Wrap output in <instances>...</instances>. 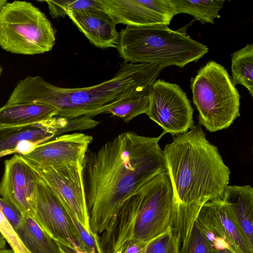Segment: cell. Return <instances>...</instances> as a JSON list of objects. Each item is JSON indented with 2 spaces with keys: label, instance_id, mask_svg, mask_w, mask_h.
Returning a JSON list of instances; mask_svg holds the SVG:
<instances>
[{
  "label": "cell",
  "instance_id": "1",
  "mask_svg": "<svg viewBox=\"0 0 253 253\" xmlns=\"http://www.w3.org/2000/svg\"><path fill=\"white\" fill-rule=\"evenodd\" d=\"M157 137L119 134L96 151H87L83 176L90 230L102 233L125 202L167 171Z\"/></svg>",
  "mask_w": 253,
  "mask_h": 253
},
{
  "label": "cell",
  "instance_id": "2",
  "mask_svg": "<svg viewBox=\"0 0 253 253\" xmlns=\"http://www.w3.org/2000/svg\"><path fill=\"white\" fill-rule=\"evenodd\" d=\"M163 153L172 190L174 233L181 244L191 234L203 205L223 198L230 171L199 126L174 137Z\"/></svg>",
  "mask_w": 253,
  "mask_h": 253
},
{
  "label": "cell",
  "instance_id": "3",
  "mask_svg": "<svg viewBox=\"0 0 253 253\" xmlns=\"http://www.w3.org/2000/svg\"><path fill=\"white\" fill-rule=\"evenodd\" d=\"M164 68L157 64L124 61L112 78L94 85L77 88L57 86L39 76H29L17 83L7 104L48 105L58 109V117L92 118L107 114L124 99L148 94Z\"/></svg>",
  "mask_w": 253,
  "mask_h": 253
},
{
  "label": "cell",
  "instance_id": "4",
  "mask_svg": "<svg viewBox=\"0 0 253 253\" xmlns=\"http://www.w3.org/2000/svg\"><path fill=\"white\" fill-rule=\"evenodd\" d=\"M174 228L173 194L167 171L153 177L127 199L99 237L102 253L126 244L147 243Z\"/></svg>",
  "mask_w": 253,
  "mask_h": 253
},
{
  "label": "cell",
  "instance_id": "5",
  "mask_svg": "<svg viewBox=\"0 0 253 253\" xmlns=\"http://www.w3.org/2000/svg\"><path fill=\"white\" fill-rule=\"evenodd\" d=\"M116 48L125 62L183 68L206 55L209 48L168 25L126 26Z\"/></svg>",
  "mask_w": 253,
  "mask_h": 253
},
{
  "label": "cell",
  "instance_id": "6",
  "mask_svg": "<svg viewBox=\"0 0 253 253\" xmlns=\"http://www.w3.org/2000/svg\"><path fill=\"white\" fill-rule=\"evenodd\" d=\"M199 123L211 132L228 128L240 116V98L227 70L208 62L191 80Z\"/></svg>",
  "mask_w": 253,
  "mask_h": 253
},
{
  "label": "cell",
  "instance_id": "7",
  "mask_svg": "<svg viewBox=\"0 0 253 253\" xmlns=\"http://www.w3.org/2000/svg\"><path fill=\"white\" fill-rule=\"evenodd\" d=\"M55 40L51 22L32 3L15 0L0 9V46L6 51L42 54L52 49Z\"/></svg>",
  "mask_w": 253,
  "mask_h": 253
},
{
  "label": "cell",
  "instance_id": "8",
  "mask_svg": "<svg viewBox=\"0 0 253 253\" xmlns=\"http://www.w3.org/2000/svg\"><path fill=\"white\" fill-rule=\"evenodd\" d=\"M147 115L172 135L186 132L193 126V110L186 94L176 84L156 80L148 93Z\"/></svg>",
  "mask_w": 253,
  "mask_h": 253
},
{
  "label": "cell",
  "instance_id": "9",
  "mask_svg": "<svg viewBox=\"0 0 253 253\" xmlns=\"http://www.w3.org/2000/svg\"><path fill=\"white\" fill-rule=\"evenodd\" d=\"M42 178L38 168L23 156L16 154L4 162L0 182L1 198L35 221V201Z\"/></svg>",
  "mask_w": 253,
  "mask_h": 253
},
{
  "label": "cell",
  "instance_id": "10",
  "mask_svg": "<svg viewBox=\"0 0 253 253\" xmlns=\"http://www.w3.org/2000/svg\"><path fill=\"white\" fill-rule=\"evenodd\" d=\"M82 163L38 168L43 180L66 209L89 232H92L84 188Z\"/></svg>",
  "mask_w": 253,
  "mask_h": 253
},
{
  "label": "cell",
  "instance_id": "11",
  "mask_svg": "<svg viewBox=\"0 0 253 253\" xmlns=\"http://www.w3.org/2000/svg\"><path fill=\"white\" fill-rule=\"evenodd\" d=\"M35 212V222L55 242L78 246L77 233L67 210L42 178L37 186Z\"/></svg>",
  "mask_w": 253,
  "mask_h": 253
},
{
  "label": "cell",
  "instance_id": "12",
  "mask_svg": "<svg viewBox=\"0 0 253 253\" xmlns=\"http://www.w3.org/2000/svg\"><path fill=\"white\" fill-rule=\"evenodd\" d=\"M118 24L126 26L168 25L175 15L170 0H98Z\"/></svg>",
  "mask_w": 253,
  "mask_h": 253
},
{
  "label": "cell",
  "instance_id": "13",
  "mask_svg": "<svg viewBox=\"0 0 253 253\" xmlns=\"http://www.w3.org/2000/svg\"><path fill=\"white\" fill-rule=\"evenodd\" d=\"M195 223L200 229L223 238L236 253H253V246L242 231L231 206L223 198L205 203Z\"/></svg>",
  "mask_w": 253,
  "mask_h": 253
},
{
  "label": "cell",
  "instance_id": "14",
  "mask_svg": "<svg viewBox=\"0 0 253 253\" xmlns=\"http://www.w3.org/2000/svg\"><path fill=\"white\" fill-rule=\"evenodd\" d=\"M68 119L54 117L39 122L14 126H0V158L28 154L38 145L61 135Z\"/></svg>",
  "mask_w": 253,
  "mask_h": 253
},
{
  "label": "cell",
  "instance_id": "15",
  "mask_svg": "<svg viewBox=\"0 0 253 253\" xmlns=\"http://www.w3.org/2000/svg\"><path fill=\"white\" fill-rule=\"evenodd\" d=\"M93 137L75 132L59 135L37 146L22 155L38 168L83 163Z\"/></svg>",
  "mask_w": 253,
  "mask_h": 253
},
{
  "label": "cell",
  "instance_id": "16",
  "mask_svg": "<svg viewBox=\"0 0 253 253\" xmlns=\"http://www.w3.org/2000/svg\"><path fill=\"white\" fill-rule=\"evenodd\" d=\"M66 13L91 44L102 49L116 48L119 38V33L116 28L117 24L104 10Z\"/></svg>",
  "mask_w": 253,
  "mask_h": 253
},
{
  "label": "cell",
  "instance_id": "17",
  "mask_svg": "<svg viewBox=\"0 0 253 253\" xmlns=\"http://www.w3.org/2000/svg\"><path fill=\"white\" fill-rule=\"evenodd\" d=\"M222 198L231 206L242 231L253 246V188L250 185H227Z\"/></svg>",
  "mask_w": 253,
  "mask_h": 253
},
{
  "label": "cell",
  "instance_id": "18",
  "mask_svg": "<svg viewBox=\"0 0 253 253\" xmlns=\"http://www.w3.org/2000/svg\"><path fill=\"white\" fill-rule=\"evenodd\" d=\"M58 110L52 106L23 103L5 104L0 108V126L27 125L57 117Z\"/></svg>",
  "mask_w": 253,
  "mask_h": 253
},
{
  "label": "cell",
  "instance_id": "19",
  "mask_svg": "<svg viewBox=\"0 0 253 253\" xmlns=\"http://www.w3.org/2000/svg\"><path fill=\"white\" fill-rule=\"evenodd\" d=\"M15 231L30 253H60L56 242L27 215Z\"/></svg>",
  "mask_w": 253,
  "mask_h": 253
},
{
  "label": "cell",
  "instance_id": "20",
  "mask_svg": "<svg viewBox=\"0 0 253 253\" xmlns=\"http://www.w3.org/2000/svg\"><path fill=\"white\" fill-rule=\"evenodd\" d=\"M170 0L175 15L187 13L204 24H214V20L220 17L219 11L225 2L223 0Z\"/></svg>",
  "mask_w": 253,
  "mask_h": 253
},
{
  "label": "cell",
  "instance_id": "21",
  "mask_svg": "<svg viewBox=\"0 0 253 253\" xmlns=\"http://www.w3.org/2000/svg\"><path fill=\"white\" fill-rule=\"evenodd\" d=\"M232 82L246 87L253 96V44H248L231 55Z\"/></svg>",
  "mask_w": 253,
  "mask_h": 253
},
{
  "label": "cell",
  "instance_id": "22",
  "mask_svg": "<svg viewBox=\"0 0 253 253\" xmlns=\"http://www.w3.org/2000/svg\"><path fill=\"white\" fill-rule=\"evenodd\" d=\"M148 94L126 98L121 101L107 113L120 118L126 123L143 114L147 115L149 109Z\"/></svg>",
  "mask_w": 253,
  "mask_h": 253
},
{
  "label": "cell",
  "instance_id": "23",
  "mask_svg": "<svg viewBox=\"0 0 253 253\" xmlns=\"http://www.w3.org/2000/svg\"><path fill=\"white\" fill-rule=\"evenodd\" d=\"M180 245L179 238L170 229L151 240L145 253H179Z\"/></svg>",
  "mask_w": 253,
  "mask_h": 253
},
{
  "label": "cell",
  "instance_id": "24",
  "mask_svg": "<svg viewBox=\"0 0 253 253\" xmlns=\"http://www.w3.org/2000/svg\"><path fill=\"white\" fill-rule=\"evenodd\" d=\"M74 223L78 237V247L87 252L102 253L97 234L88 231L78 220L73 214L66 209Z\"/></svg>",
  "mask_w": 253,
  "mask_h": 253
},
{
  "label": "cell",
  "instance_id": "25",
  "mask_svg": "<svg viewBox=\"0 0 253 253\" xmlns=\"http://www.w3.org/2000/svg\"><path fill=\"white\" fill-rule=\"evenodd\" d=\"M180 245L179 253H214L212 246L195 222L189 238Z\"/></svg>",
  "mask_w": 253,
  "mask_h": 253
},
{
  "label": "cell",
  "instance_id": "26",
  "mask_svg": "<svg viewBox=\"0 0 253 253\" xmlns=\"http://www.w3.org/2000/svg\"><path fill=\"white\" fill-rule=\"evenodd\" d=\"M0 232L15 253H30L11 225L0 211Z\"/></svg>",
  "mask_w": 253,
  "mask_h": 253
},
{
  "label": "cell",
  "instance_id": "27",
  "mask_svg": "<svg viewBox=\"0 0 253 253\" xmlns=\"http://www.w3.org/2000/svg\"><path fill=\"white\" fill-rule=\"evenodd\" d=\"M0 211L15 231L21 225L23 215L15 206L0 198Z\"/></svg>",
  "mask_w": 253,
  "mask_h": 253
},
{
  "label": "cell",
  "instance_id": "28",
  "mask_svg": "<svg viewBox=\"0 0 253 253\" xmlns=\"http://www.w3.org/2000/svg\"><path fill=\"white\" fill-rule=\"evenodd\" d=\"M99 123L92 118L86 116H81L68 119L66 127L62 130V134L75 130L91 129L96 126Z\"/></svg>",
  "mask_w": 253,
  "mask_h": 253
},
{
  "label": "cell",
  "instance_id": "29",
  "mask_svg": "<svg viewBox=\"0 0 253 253\" xmlns=\"http://www.w3.org/2000/svg\"><path fill=\"white\" fill-rule=\"evenodd\" d=\"M64 6L66 12L91 9L103 10L98 0H64Z\"/></svg>",
  "mask_w": 253,
  "mask_h": 253
},
{
  "label": "cell",
  "instance_id": "30",
  "mask_svg": "<svg viewBox=\"0 0 253 253\" xmlns=\"http://www.w3.org/2000/svg\"><path fill=\"white\" fill-rule=\"evenodd\" d=\"M149 242H130L122 247L115 253H145Z\"/></svg>",
  "mask_w": 253,
  "mask_h": 253
},
{
  "label": "cell",
  "instance_id": "31",
  "mask_svg": "<svg viewBox=\"0 0 253 253\" xmlns=\"http://www.w3.org/2000/svg\"><path fill=\"white\" fill-rule=\"evenodd\" d=\"M47 3L49 14L53 18L64 17L66 15L64 9V0H45Z\"/></svg>",
  "mask_w": 253,
  "mask_h": 253
},
{
  "label": "cell",
  "instance_id": "32",
  "mask_svg": "<svg viewBox=\"0 0 253 253\" xmlns=\"http://www.w3.org/2000/svg\"><path fill=\"white\" fill-rule=\"evenodd\" d=\"M60 253H94L85 252L79 248L78 247L70 248L56 242Z\"/></svg>",
  "mask_w": 253,
  "mask_h": 253
},
{
  "label": "cell",
  "instance_id": "33",
  "mask_svg": "<svg viewBox=\"0 0 253 253\" xmlns=\"http://www.w3.org/2000/svg\"><path fill=\"white\" fill-rule=\"evenodd\" d=\"M214 253H236L230 248H226L223 250H217L213 248Z\"/></svg>",
  "mask_w": 253,
  "mask_h": 253
},
{
  "label": "cell",
  "instance_id": "34",
  "mask_svg": "<svg viewBox=\"0 0 253 253\" xmlns=\"http://www.w3.org/2000/svg\"><path fill=\"white\" fill-rule=\"evenodd\" d=\"M0 253H15L12 249L3 248L0 249Z\"/></svg>",
  "mask_w": 253,
  "mask_h": 253
},
{
  "label": "cell",
  "instance_id": "35",
  "mask_svg": "<svg viewBox=\"0 0 253 253\" xmlns=\"http://www.w3.org/2000/svg\"><path fill=\"white\" fill-rule=\"evenodd\" d=\"M7 3L6 0H0V9Z\"/></svg>",
  "mask_w": 253,
  "mask_h": 253
},
{
  "label": "cell",
  "instance_id": "36",
  "mask_svg": "<svg viewBox=\"0 0 253 253\" xmlns=\"http://www.w3.org/2000/svg\"><path fill=\"white\" fill-rule=\"evenodd\" d=\"M2 71V67L0 66V76L1 74Z\"/></svg>",
  "mask_w": 253,
  "mask_h": 253
}]
</instances>
